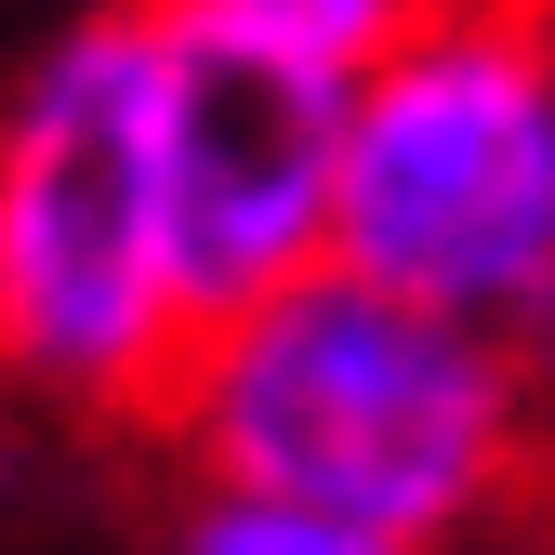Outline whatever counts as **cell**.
Segmentation results:
<instances>
[{"instance_id": "52a82bcc", "label": "cell", "mask_w": 555, "mask_h": 555, "mask_svg": "<svg viewBox=\"0 0 555 555\" xmlns=\"http://www.w3.org/2000/svg\"><path fill=\"white\" fill-rule=\"evenodd\" d=\"M14 410H27V397H14V384H0V463H14Z\"/></svg>"}, {"instance_id": "5b68a950", "label": "cell", "mask_w": 555, "mask_h": 555, "mask_svg": "<svg viewBox=\"0 0 555 555\" xmlns=\"http://www.w3.org/2000/svg\"><path fill=\"white\" fill-rule=\"evenodd\" d=\"M172 555H397L344 516H305V503H264V490H185V529Z\"/></svg>"}, {"instance_id": "3957f363", "label": "cell", "mask_w": 555, "mask_h": 555, "mask_svg": "<svg viewBox=\"0 0 555 555\" xmlns=\"http://www.w3.org/2000/svg\"><path fill=\"white\" fill-rule=\"evenodd\" d=\"M185 331L159 27L146 0H106L0 93V384L80 424H146Z\"/></svg>"}, {"instance_id": "277c9868", "label": "cell", "mask_w": 555, "mask_h": 555, "mask_svg": "<svg viewBox=\"0 0 555 555\" xmlns=\"http://www.w3.org/2000/svg\"><path fill=\"white\" fill-rule=\"evenodd\" d=\"M159 27V185H172V278L212 331L278 278L331 264V172H344V66L238 27L225 0H146Z\"/></svg>"}, {"instance_id": "8992f818", "label": "cell", "mask_w": 555, "mask_h": 555, "mask_svg": "<svg viewBox=\"0 0 555 555\" xmlns=\"http://www.w3.org/2000/svg\"><path fill=\"white\" fill-rule=\"evenodd\" d=\"M238 27H264V40H292V53H318V66H344V80H358V66L424 14V0H225Z\"/></svg>"}, {"instance_id": "6da1fadb", "label": "cell", "mask_w": 555, "mask_h": 555, "mask_svg": "<svg viewBox=\"0 0 555 555\" xmlns=\"http://www.w3.org/2000/svg\"><path fill=\"white\" fill-rule=\"evenodd\" d=\"M146 437L185 463V490H264L397 555H450L555 476V384L529 344L450 305L305 264L264 305L185 331Z\"/></svg>"}, {"instance_id": "7a4b0ae2", "label": "cell", "mask_w": 555, "mask_h": 555, "mask_svg": "<svg viewBox=\"0 0 555 555\" xmlns=\"http://www.w3.org/2000/svg\"><path fill=\"white\" fill-rule=\"evenodd\" d=\"M331 264L555 358V0H424L344 80Z\"/></svg>"}, {"instance_id": "ba28073f", "label": "cell", "mask_w": 555, "mask_h": 555, "mask_svg": "<svg viewBox=\"0 0 555 555\" xmlns=\"http://www.w3.org/2000/svg\"><path fill=\"white\" fill-rule=\"evenodd\" d=\"M542 384H555V358H542Z\"/></svg>"}]
</instances>
